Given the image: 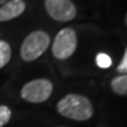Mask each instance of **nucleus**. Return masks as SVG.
Instances as JSON below:
<instances>
[{"mask_svg": "<svg viewBox=\"0 0 127 127\" xmlns=\"http://www.w3.org/2000/svg\"><path fill=\"white\" fill-rule=\"evenodd\" d=\"M61 115L77 121L88 120L93 115V106L88 98L80 94H67L57 105Z\"/></svg>", "mask_w": 127, "mask_h": 127, "instance_id": "nucleus-1", "label": "nucleus"}, {"mask_svg": "<svg viewBox=\"0 0 127 127\" xmlns=\"http://www.w3.org/2000/svg\"><path fill=\"white\" fill-rule=\"evenodd\" d=\"M95 61H96V65L101 68H108L112 65V59L105 53H99L95 58Z\"/></svg>", "mask_w": 127, "mask_h": 127, "instance_id": "nucleus-10", "label": "nucleus"}, {"mask_svg": "<svg viewBox=\"0 0 127 127\" xmlns=\"http://www.w3.org/2000/svg\"><path fill=\"white\" fill-rule=\"evenodd\" d=\"M11 55L12 52L9 45L6 41L0 40V68L5 67L8 64V61L11 60Z\"/></svg>", "mask_w": 127, "mask_h": 127, "instance_id": "nucleus-8", "label": "nucleus"}, {"mask_svg": "<svg viewBox=\"0 0 127 127\" xmlns=\"http://www.w3.org/2000/svg\"><path fill=\"white\" fill-rule=\"evenodd\" d=\"M117 72L121 73V74H126L127 73V47H126V50H125L123 59H121L120 64H119L118 67H117Z\"/></svg>", "mask_w": 127, "mask_h": 127, "instance_id": "nucleus-11", "label": "nucleus"}, {"mask_svg": "<svg viewBox=\"0 0 127 127\" xmlns=\"http://www.w3.org/2000/svg\"><path fill=\"white\" fill-rule=\"evenodd\" d=\"M26 5L24 0H8L0 6V21H8L24 13Z\"/></svg>", "mask_w": 127, "mask_h": 127, "instance_id": "nucleus-6", "label": "nucleus"}, {"mask_svg": "<svg viewBox=\"0 0 127 127\" xmlns=\"http://www.w3.org/2000/svg\"><path fill=\"white\" fill-rule=\"evenodd\" d=\"M45 8L51 18L60 23L71 21L77 15V7L71 0H46Z\"/></svg>", "mask_w": 127, "mask_h": 127, "instance_id": "nucleus-5", "label": "nucleus"}, {"mask_svg": "<svg viewBox=\"0 0 127 127\" xmlns=\"http://www.w3.org/2000/svg\"><path fill=\"white\" fill-rule=\"evenodd\" d=\"M111 87L114 93L119 95H127V73L114 77L111 81Z\"/></svg>", "mask_w": 127, "mask_h": 127, "instance_id": "nucleus-7", "label": "nucleus"}, {"mask_svg": "<svg viewBox=\"0 0 127 127\" xmlns=\"http://www.w3.org/2000/svg\"><path fill=\"white\" fill-rule=\"evenodd\" d=\"M6 1H7V0H0V6H1V5H4Z\"/></svg>", "mask_w": 127, "mask_h": 127, "instance_id": "nucleus-12", "label": "nucleus"}, {"mask_svg": "<svg viewBox=\"0 0 127 127\" xmlns=\"http://www.w3.org/2000/svg\"><path fill=\"white\" fill-rule=\"evenodd\" d=\"M77 33L72 28H63L55 35L52 44V53L59 60L68 59L77 50Z\"/></svg>", "mask_w": 127, "mask_h": 127, "instance_id": "nucleus-3", "label": "nucleus"}, {"mask_svg": "<svg viewBox=\"0 0 127 127\" xmlns=\"http://www.w3.org/2000/svg\"><path fill=\"white\" fill-rule=\"evenodd\" d=\"M11 117H12L11 109L5 105H0V127H4L8 123Z\"/></svg>", "mask_w": 127, "mask_h": 127, "instance_id": "nucleus-9", "label": "nucleus"}, {"mask_svg": "<svg viewBox=\"0 0 127 127\" xmlns=\"http://www.w3.org/2000/svg\"><path fill=\"white\" fill-rule=\"evenodd\" d=\"M51 42L50 35L44 31H34L30 33L25 40H24L21 48H20V55L25 61H33L36 60L48 48Z\"/></svg>", "mask_w": 127, "mask_h": 127, "instance_id": "nucleus-2", "label": "nucleus"}, {"mask_svg": "<svg viewBox=\"0 0 127 127\" xmlns=\"http://www.w3.org/2000/svg\"><path fill=\"white\" fill-rule=\"evenodd\" d=\"M125 23H126V25H127V13H126V18H125Z\"/></svg>", "mask_w": 127, "mask_h": 127, "instance_id": "nucleus-13", "label": "nucleus"}, {"mask_svg": "<svg viewBox=\"0 0 127 127\" xmlns=\"http://www.w3.org/2000/svg\"><path fill=\"white\" fill-rule=\"evenodd\" d=\"M58 127H65V126H58Z\"/></svg>", "mask_w": 127, "mask_h": 127, "instance_id": "nucleus-14", "label": "nucleus"}, {"mask_svg": "<svg viewBox=\"0 0 127 127\" xmlns=\"http://www.w3.org/2000/svg\"><path fill=\"white\" fill-rule=\"evenodd\" d=\"M53 92V85L47 79H35L25 84L20 95L24 100L33 104H40L48 99Z\"/></svg>", "mask_w": 127, "mask_h": 127, "instance_id": "nucleus-4", "label": "nucleus"}]
</instances>
